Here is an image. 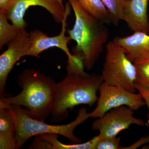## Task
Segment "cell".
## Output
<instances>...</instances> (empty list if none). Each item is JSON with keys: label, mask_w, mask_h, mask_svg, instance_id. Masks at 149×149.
<instances>
[{"label": "cell", "mask_w": 149, "mask_h": 149, "mask_svg": "<svg viewBox=\"0 0 149 149\" xmlns=\"http://www.w3.org/2000/svg\"><path fill=\"white\" fill-rule=\"evenodd\" d=\"M68 58L67 74L56 83L50 118L53 123L67 118L69 111L81 104L92 107L97 101V92L102 83L101 75L89 74L84 70L83 57L73 54Z\"/></svg>", "instance_id": "cell-1"}, {"label": "cell", "mask_w": 149, "mask_h": 149, "mask_svg": "<svg viewBox=\"0 0 149 149\" xmlns=\"http://www.w3.org/2000/svg\"><path fill=\"white\" fill-rule=\"evenodd\" d=\"M17 80L21 92L0 98V102L24 107L31 117L45 122L50 116L55 80L34 68L23 70L17 75Z\"/></svg>", "instance_id": "cell-2"}, {"label": "cell", "mask_w": 149, "mask_h": 149, "mask_svg": "<svg viewBox=\"0 0 149 149\" xmlns=\"http://www.w3.org/2000/svg\"><path fill=\"white\" fill-rule=\"evenodd\" d=\"M75 15L72 29L67 33L76 42L74 53L83 57L88 70L95 66L109 38L108 29L100 20L83 8L77 0H68Z\"/></svg>", "instance_id": "cell-3"}, {"label": "cell", "mask_w": 149, "mask_h": 149, "mask_svg": "<svg viewBox=\"0 0 149 149\" xmlns=\"http://www.w3.org/2000/svg\"><path fill=\"white\" fill-rule=\"evenodd\" d=\"M8 105L13 113L16 126V149H20L30 138L44 134H55L63 136L74 143H80L82 140L74 134L75 128L90 118V113L85 108L79 110L73 121L61 125H51L31 117L26 109L15 105Z\"/></svg>", "instance_id": "cell-4"}, {"label": "cell", "mask_w": 149, "mask_h": 149, "mask_svg": "<svg viewBox=\"0 0 149 149\" xmlns=\"http://www.w3.org/2000/svg\"><path fill=\"white\" fill-rule=\"evenodd\" d=\"M101 75L104 83L136 93V68L122 48L113 42L107 44Z\"/></svg>", "instance_id": "cell-5"}, {"label": "cell", "mask_w": 149, "mask_h": 149, "mask_svg": "<svg viewBox=\"0 0 149 149\" xmlns=\"http://www.w3.org/2000/svg\"><path fill=\"white\" fill-rule=\"evenodd\" d=\"M100 96L95 108L90 113V118L101 117L109 110L122 106L137 111L146 105L140 93L130 92L120 86L104 83L99 90Z\"/></svg>", "instance_id": "cell-6"}, {"label": "cell", "mask_w": 149, "mask_h": 149, "mask_svg": "<svg viewBox=\"0 0 149 149\" xmlns=\"http://www.w3.org/2000/svg\"><path fill=\"white\" fill-rule=\"evenodd\" d=\"M134 111L125 106L113 109L94 120L92 130L99 131L100 138H102L117 136L118 133L128 129L133 124L144 126L143 120L134 117Z\"/></svg>", "instance_id": "cell-7"}, {"label": "cell", "mask_w": 149, "mask_h": 149, "mask_svg": "<svg viewBox=\"0 0 149 149\" xmlns=\"http://www.w3.org/2000/svg\"><path fill=\"white\" fill-rule=\"evenodd\" d=\"M71 7L69 2L65 4V14L61 23V32L58 35L49 37L47 33L38 29H35L29 32L31 45L25 56L40 58L41 53L50 48L56 47L63 51L67 56L68 58L73 57V55L70 53L68 46L70 40H71L69 36H66L65 34L67 25L66 20L70 14Z\"/></svg>", "instance_id": "cell-8"}, {"label": "cell", "mask_w": 149, "mask_h": 149, "mask_svg": "<svg viewBox=\"0 0 149 149\" xmlns=\"http://www.w3.org/2000/svg\"><path fill=\"white\" fill-rule=\"evenodd\" d=\"M30 45L29 33L24 29L7 44V49L0 56V98L9 95L6 92L8 77L15 63L25 56Z\"/></svg>", "instance_id": "cell-9"}, {"label": "cell", "mask_w": 149, "mask_h": 149, "mask_svg": "<svg viewBox=\"0 0 149 149\" xmlns=\"http://www.w3.org/2000/svg\"><path fill=\"white\" fill-rule=\"evenodd\" d=\"M36 6L45 8L57 23H62L63 21L65 7L56 0H14L13 3L6 13L8 19L15 26L25 28L28 24L24 19V14L30 6Z\"/></svg>", "instance_id": "cell-10"}, {"label": "cell", "mask_w": 149, "mask_h": 149, "mask_svg": "<svg viewBox=\"0 0 149 149\" xmlns=\"http://www.w3.org/2000/svg\"><path fill=\"white\" fill-rule=\"evenodd\" d=\"M113 42L122 48L134 64L149 61L148 34L134 32L129 36L116 37Z\"/></svg>", "instance_id": "cell-11"}, {"label": "cell", "mask_w": 149, "mask_h": 149, "mask_svg": "<svg viewBox=\"0 0 149 149\" xmlns=\"http://www.w3.org/2000/svg\"><path fill=\"white\" fill-rule=\"evenodd\" d=\"M149 0H128L125 3L123 20L130 30L148 34L149 21L148 15Z\"/></svg>", "instance_id": "cell-12"}, {"label": "cell", "mask_w": 149, "mask_h": 149, "mask_svg": "<svg viewBox=\"0 0 149 149\" xmlns=\"http://www.w3.org/2000/svg\"><path fill=\"white\" fill-rule=\"evenodd\" d=\"M17 143L13 113L8 105L0 102V149H16Z\"/></svg>", "instance_id": "cell-13"}, {"label": "cell", "mask_w": 149, "mask_h": 149, "mask_svg": "<svg viewBox=\"0 0 149 149\" xmlns=\"http://www.w3.org/2000/svg\"><path fill=\"white\" fill-rule=\"evenodd\" d=\"M85 11L105 24H113L109 12L102 0H77Z\"/></svg>", "instance_id": "cell-14"}, {"label": "cell", "mask_w": 149, "mask_h": 149, "mask_svg": "<svg viewBox=\"0 0 149 149\" xmlns=\"http://www.w3.org/2000/svg\"><path fill=\"white\" fill-rule=\"evenodd\" d=\"M40 136L52 146L53 149H95L97 143L100 139V135L84 143L65 144L58 140V135L55 134H44Z\"/></svg>", "instance_id": "cell-15"}, {"label": "cell", "mask_w": 149, "mask_h": 149, "mask_svg": "<svg viewBox=\"0 0 149 149\" xmlns=\"http://www.w3.org/2000/svg\"><path fill=\"white\" fill-rule=\"evenodd\" d=\"M6 14L0 11V49H1L7 45L19 35L25 28L17 27L9 23Z\"/></svg>", "instance_id": "cell-16"}, {"label": "cell", "mask_w": 149, "mask_h": 149, "mask_svg": "<svg viewBox=\"0 0 149 149\" xmlns=\"http://www.w3.org/2000/svg\"><path fill=\"white\" fill-rule=\"evenodd\" d=\"M108 10L113 24L117 25L123 19L126 0H102Z\"/></svg>", "instance_id": "cell-17"}, {"label": "cell", "mask_w": 149, "mask_h": 149, "mask_svg": "<svg viewBox=\"0 0 149 149\" xmlns=\"http://www.w3.org/2000/svg\"><path fill=\"white\" fill-rule=\"evenodd\" d=\"M134 64L136 68V88L149 91V61Z\"/></svg>", "instance_id": "cell-18"}, {"label": "cell", "mask_w": 149, "mask_h": 149, "mask_svg": "<svg viewBox=\"0 0 149 149\" xmlns=\"http://www.w3.org/2000/svg\"><path fill=\"white\" fill-rule=\"evenodd\" d=\"M120 137H105L100 139L96 145L95 149H121Z\"/></svg>", "instance_id": "cell-19"}, {"label": "cell", "mask_w": 149, "mask_h": 149, "mask_svg": "<svg viewBox=\"0 0 149 149\" xmlns=\"http://www.w3.org/2000/svg\"><path fill=\"white\" fill-rule=\"evenodd\" d=\"M30 149H53L52 146L43 139L40 135L35 136L33 143L29 146Z\"/></svg>", "instance_id": "cell-20"}, {"label": "cell", "mask_w": 149, "mask_h": 149, "mask_svg": "<svg viewBox=\"0 0 149 149\" xmlns=\"http://www.w3.org/2000/svg\"><path fill=\"white\" fill-rule=\"evenodd\" d=\"M136 90L139 91V93L142 95L144 101L145 102L146 105L148 107V113L147 115V122L145 123V125L146 126L149 128V91H146L142 88H139V87H136Z\"/></svg>", "instance_id": "cell-21"}, {"label": "cell", "mask_w": 149, "mask_h": 149, "mask_svg": "<svg viewBox=\"0 0 149 149\" xmlns=\"http://www.w3.org/2000/svg\"><path fill=\"white\" fill-rule=\"evenodd\" d=\"M149 136L146 137H143L136 141L134 143L125 147H121V149H136L139 148L143 145L149 143Z\"/></svg>", "instance_id": "cell-22"}, {"label": "cell", "mask_w": 149, "mask_h": 149, "mask_svg": "<svg viewBox=\"0 0 149 149\" xmlns=\"http://www.w3.org/2000/svg\"><path fill=\"white\" fill-rule=\"evenodd\" d=\"M13 1L14 0H0V11L6 13Z\"/></svg>", "instance_id": "cell-23"}, {"label": "cell", "mask_w": 149, "mask_h": 149, "mask_svg": "<svg viewBox=\"0 0 149 149\" xmlns=\"http://www.w3.org/2000/svg\"><path fill=\"white\" fill-rule=\"evenodd\" d=\"M142 149H149V145H146V146H143L142 148Z\"/></svg>", "instance_id": "cell-24"}, {"label": "cell", "mask_w": 149, "mask_h": 149, "mask_svg": "<svg viewBox=\"0 0 149 149\" xmlns=\"http://www.w3.org/2000/svg\"><path fill=\"white\" fill-rule=\"evenodd\" d=\"M56 1H58V2L61 5L63 6V0H56Z\"/></svg>", "instance_id": "cell-25"}, {"label": "cell", "mask_w": 149, "mask_h": 149, "mask_svg": "<svg viewBox=\"0 0 149 149\" xmlns=\"http://www.w3.org/2000/svg\"><path fill=\"white\" fill-rule=\"evenodd\" d=\"M126 1H128V0H126Z\"/></svg>", "instance_id": "cell-26"}]
</instances>
